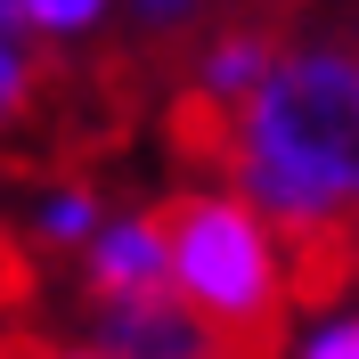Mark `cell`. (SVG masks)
<instances>
[{
    "instance_id": "cell-1",
    "label": "cell",
    "mask_w": 359,
    "mask_h": 359,
    "mask_svg": "<svg viewBox=\"0 0 359 359\" xmlns=\"http://www.w3.org/2000/svg\"><path fill=\"white\" fill-rule=\"evenodd\" d=\"M221 163L262 229H286V294H327L343 278V221L359 204V66L335 49H294L245 90Z\"/></svg>"
},
{
    "instance_id": "cell-2",
    "label": "cell",
    "mask_w": 359,
    "mask_h": 359,
    "mask_svg": "<svg viewBox=\"0 0 359 359\" xmlns=\"http://www.w3.org/2000/svg\"><path fill=\"white\" fill-rule=\"evenodd\" d=\"M163 278L188 311H204L221 327L237 351L269 359V335H278V318H286V269H278V245H269V229L253 221L237 196H172L163 204Z\"/></svg>"
},
{
    "instance_id": "cell-3",
    "label": "cell",
    "mask_w": 359,
    "mask_h": 359,
    "mask_svg": "<svg viewBox=\"0 0 359 359\" xmlns=\"http://www.w3.org/2000/svg\"><path fill=\"white\" fill-rule=\"evenodd\" d=\"M98 359H253V351H237L204 311L156 286V294L98 302Z\"/></svg>"
},
{
    "instance_id": "cell-4",
    "label": "cell",
    "mask_w": 359,
    "mask_h": 359,
    "mask_svg": "<svg viewBox=\"0 0 359 359\" xmlns=\"http://www.w3.org/2000/svg\"><path fill=\"white\" fill-rule=\"evenodd\" d=\"M163 278V237L156 221H114L98 245H90V294L98 302H123V294H156Z\"/></svg>"
},
{
    "instance_id": "cell-5",
    "label": "cell",
    "mask_w": 359,
    "mask_h": 359,
    "mask_svg": "<svg viewBox=\"0 0 359 359\" xmlns=\"http://www.w3.org/2000/svg\"><path fill=\"white\" fill-rule=\"evenodd\" d=\"M269 66H278V57H269V33H229V41L204 57V90L196 98L204 107H229V98H245Z\"/></svg>"
},
{
    "instance_id": "cell-6",
    "label": "cell",
    "mask_w": 359,
    "mask_h": 359,
    "mask_svg": "<svg viewBox=\"0 0 359 359\" xmlns=\"http://www.w3.org/2000/svg\"><path fill=\"white\" fill-rule=\"evenodd\" d=\"M90 221H98V204H90L82 188H66V196H49V204H41V237H49V245L90 237Z\"/></svg>"
},
{
    "instance_id": "cell-7",
    "label": "cell",
    "mask_w": 359,
    "mask_h": 359,
    "mask_svg": "<svg viewBox=\"0 0 359 359\" xmlns=\"http://www.w3.org/2000/svg\"><path fill=\"white\" fill-rule=\"evenodd\" d=\"M98 8L107 0H17V17L41 33H82V25H98Z\"/></svg>"
},
{
    "instance_id": "cell-8",
    "label": "cell",
    "mask_w": 359,
    "mask_h": 359,
    "mask_svg": "<svg viewBox=\"0 0 359 359\" xmlns=\"http://www.w3.org/2000/svg\"><path fill=\"white\" fill-rule=\"evenodd\" d=\"M25 82H33V74H25V57H17V41H8V33H0V123H8V114L25 107Z\"/></svg>"
},
{
    "instance_id": "cell-9",
    "label": "cell",
    "mask_w": 359,
    "mask_h": 359,
    "mask_svg": "<svg viewBox=\"0 0 359 359\" xmlns=\"http://www.w3.org/2000/svg\"><path fill=\"white\" fill-rule=\"evenodd\" d=\"M302 359H359V318H335V327H318Z\"/></svg>"
},
{
    "instance_id": "cell-10",
    "label": "cell",
    "mask_w": 359,
    "mask_h": 359,
    "mask_svg": "<svg viewBox=\"0 0 359 359\" xmlns=\"http://www.w3.org/2000/svg\"><path fill=\"white\" fill-rule=\"evenodd\" d=\"M0 359H98V351H57V343H33V335H17V343H0Z\"/></svg>"
},
{
    "instance_id": "cell-11",
    "label": "cell",
    "mask_w": 359,
    "mask_h": 359,
    "mask_svg": "<svg viewBox=\"0 0 359 359\" xmlns=\"http://www.w3.org/2000/svg\"><path fill=\"white\" fill-rule=\"evenodd\" d=\"M180 8H196V0H139V17H147V25H172Z\"/></svg>"
},
{
    "instance_id": "cell-12",
    "label": "cell",
    "mask_w": 359,
    "mask_h": 359,
    "mask_svg": "<svg viewBox=\"0 0 359 359\" xmlns=\"http://www.w3.org/2000/svg\"><path fill=\"white\" fill-rule=\"evenodd\" d=\"M8 25H25V17H17V0H0V33H8Z\"/></svg>"
}]
</instances>
